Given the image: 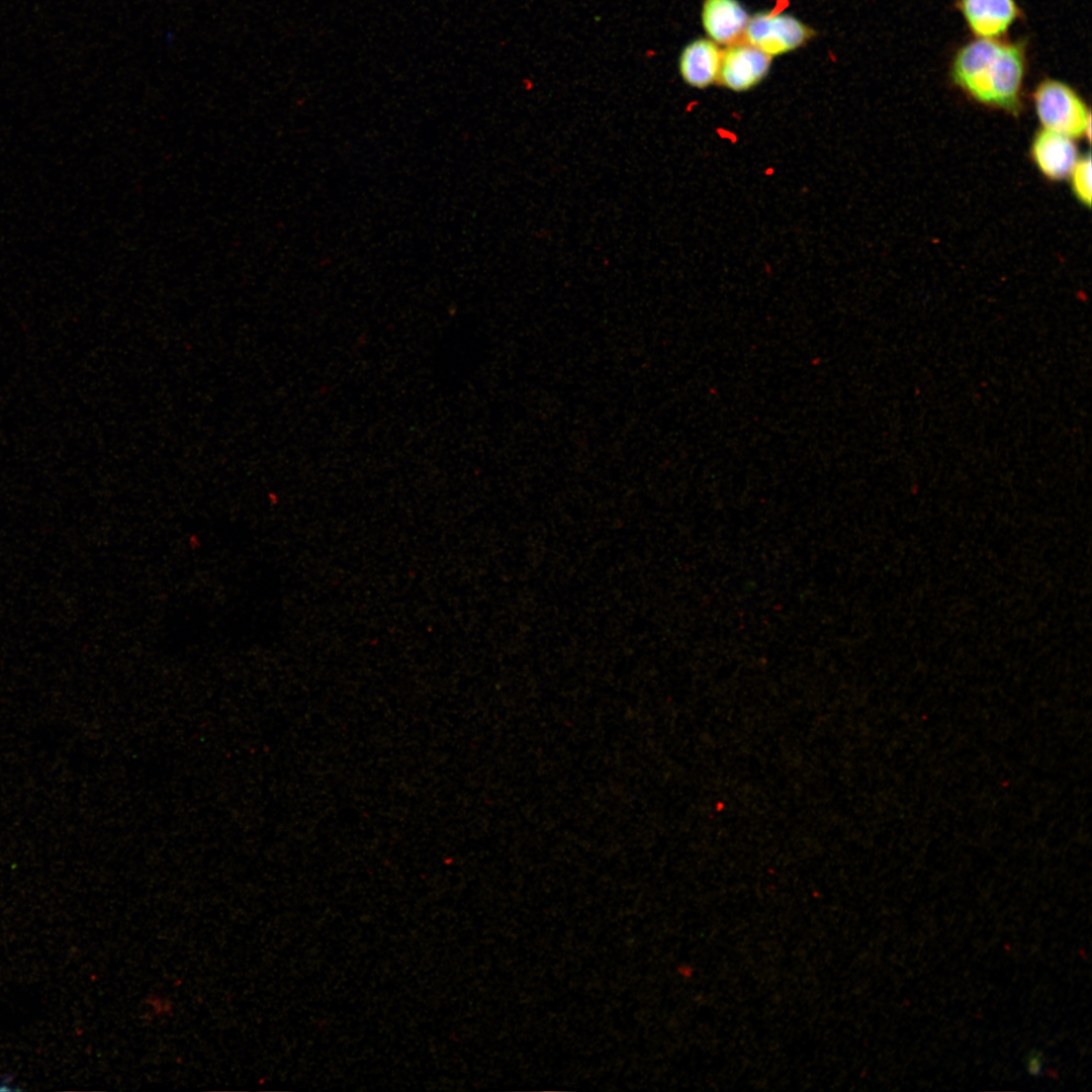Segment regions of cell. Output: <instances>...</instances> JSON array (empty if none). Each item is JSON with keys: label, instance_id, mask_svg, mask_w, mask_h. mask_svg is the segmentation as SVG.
Listing matches in <instances>:
<instances>
[{"label": "cell", "instance_id": "obj_1", "mask_svg": "<svg viewBox=\"0 0 1092 1092\" xmlns=\"http://www.w3.org/2000/svg\"><path fill=\"white\" fill-rule=\"evenodd\" d=\"M1026 73L1021 41L976 38L962 46L950 65L957 87L976 102L1017 114Z\"/></svg>", "mask_w": 1092, "mask_h": 1092}, {"label": "cell", "instance_id": "obj_2", "mask_svg": "<svg viewBox=\"0 0 1092 1092\" xmlns=\"http://www.w3.org/2000/svg\"><path fill=\"white\" fill-rule=\"evenodd\" d=\"M1032 101L1042 128L1072 139L1090 138L1089 108L1067 83L1052 78L1042 80L1032 93Z\"/></svg>", "mask_w": 1092, "mask_h": 1092}, {"label": "cell", "instance_id": "obj_3", "mask_svg": "<svg viewBox=\"0 0 1092 1092\" xmlns=\"http://www.w3.org/2000/svg\"><path fill=\"white\" fill-rule=\"evenodd\" d=\"M815 30L798 18L781 12H758L749 18L743 40L774 57L804 46Z\"/></svg>", "mask_w": 1092, "mask_h": 1092}, {"label": "cell", "instance_id": "obj_4", "mask_svg": "<svg viewBox=\"0 0 1092 1092\" xmlns=\"http://www.w3.org/2000/svg\"><path fill=\"white\" fill-rule=\"evenodd\" d=\"M771 59L744 40L729 44L722 51L717 82L735 92L750 90L767 75Z\"/></svg>", "mask_w": 1092, "mask_h": 1092}, {"label": "cell", "instance_id": "obj_5", "mask_svg": "<svg viewBox=\"0 0 1092 1092\" xmlns=\"http://www.w3.org/2000/svg\"><path fill=\"white\" fill-rule=\"evenodd\" d=\"M957 8L977 38H1001L1020 16L1015 0H958Z\"/></svg>", "mask_w": 1092, "mask_h": 1092}, {"label": "cell", "instance_id": "obj_6", "mask_svg": "<svg viewBox=\"0 0 1092 1092\" xmlns=\"http://www.w3.org/2000/svg\"><path fill=\"white\" fill-rule=\"evenodd\" d=\"M1074 139L1041 128L1031 143L1030 154L1041 174L1055 181L1068 178L1079 160Z\"/></svg>", "mask_w": 1092, "mask_h": 1092}, {"label": "cell", "instance_id": "obj_7", "mask_svg": "<svg viewBox=\"0 0 1092 1092\" xmlns=\"http://www.w3.org/2000/svg\"><path fill=\"white\" fill-rule=\"evenodd\" d=\"M701 18L710 39L729 46L743 40L750 17L738 0H704Z\"/></svg>", "mask_w": 1092, "mask_h": 1092}, {"label": "cell", "instance_id": "obj_8", "mask_svg": "<svg viewBox=\"0 0 1092 1092\" xmlns=\"http://www.w3.org/2000/svg\"><path fill=\"white\" fill-rule=\"evenodd\" d=\"M722 50L708 38H697L688 43L678 62L679 74L689 86L704 89L718 80Z\"/></svg>", "mask_w": 1092, "mask_h": 1092}, {"label": "cell", "instance_id": "obj_9", "mask_svg": "<svg viewBox=\"0 0 1092 1092\" xmlns=\"http://www.w3.org/2000/svg\"><path fill=\"white\" fill-rule=\"evenodd\" d=\"M1071 186L1077 199L1084 205L1091 204V155L1080 157L1072 170Z\"/></svg>", "mask_w": 1092, "mask_h": 1092}, {"label": "cell", "instance_id": "obj_10", "mask_svg": "<svg viewBox=\"0 0 1092 1092\" xmlns=\"http://www.w3.org/2000/svg\"><path fill=\"white\" fill-rule=\"evenodd\" d=\"M1043 1063L1044 1059L1040 1052L1031 1051L1025 1058V1068L1033 1076L1041 1074Z\"/></svg>", "mask_w": 1092, "mask_h": 1092}, {"label": "cell", "instance_id": "obj_11", "mask_svg": "<svg viewBox=\"0 0 1092 1092\" xmlns=\"http://www.w3.org/2000/svg\"><path fill=\"white\" fill-rule=\"evenodd\" d=\"M12 1079L13 1078H12L11 1075H5V1076L0 1078V1092L16 1090L13 1087H9V1084L12 1082Z\"/></svg>", "mask_w": 1092, "mask_h": 1092}]
</instances>
